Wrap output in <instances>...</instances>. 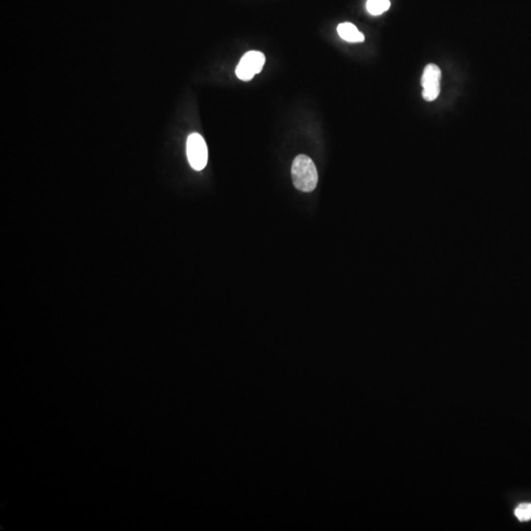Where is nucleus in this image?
Listing matches in <instances>:
<instances>
[{"label": "nucleus", "instance_id": "obj_1", "mask_svg": "<svg viewBox=\"0 0 531 531\" xmlns=\"http://www.w3.org/2000/svg\"><path fill=\"white\" fill-rule=\"evenodd\" d=\"M292 181L296 189L312 192L318 183V173L313 161L305 155L297 156L291 168Z\"/></svg>", "mask_w": 531, "mask_h": 531}, {"label": "nucleus", "instance_id": "obj_2", "mask_svg": "<svg viewBox=\"0 0 531 531\" xmlns=\"http://www.w3.org/2000/svg\"><path fill=\"white\" fill-rule=\"evenodd\" d=\"M186 153L191 168L197 172L205 169L208 163V148L204 138L193 133L189 135L186 143Z\"/></svg>", "mask_w": 531, "mask_h": 531}, {"label": "nucleus", "instance_id": "obj_3", "mask_svg": "<svg viewBox=\"0 0 531 531\" xmlns=\"http://www.w3.org/2000/svg\"><path fill=\"white\" fill-rule=\"evenodd\" d=\"M266 62L264 53L257 50H250L240 59L236 67V76L241 81H250L255 75L259 74Z\"/></svg>", "mask_w": 531, "mask_h": 531}, {"label": "nucleus", "instance_id": "obj_4", "mask_svg": "<svg viewBox=\"0 0 531 531\" xmlns=\"http://www.w3.org/2000/svg\"><path fill=\"white\" fill-rule=\"evenodd\" d=\"M441 77L442 72L437 65L428 64L425 67L421 78V85L423 87L422 97L425 101L433 102L439 97L441 91Z\"/></svg>", "mask_w": 531, "mask_h": 531}, {"label": "nucleus", "instance_id": "obj_5", "mask_svg": "<svg viewBox=\"0 0 531 531\" xmlns=\"http://www.w3.org/2000/svg\"><path fill=\"white\" fill-rule=\"evenodd\" d=\"M338 33L340 36L349 42H362L364 41V35L358 31V29L352 23H342L338 26Z\"/></svg>", "mask_w": 531, "mask_h": 531}, {"label": "nucleus", "instance_id": "obj_6", "mask_svg": "<svg viewBox=\"0 0 531 531\" xmlns=\"http://www.w3.org/2000/svg\"><path fill=\"white\" fill-rule=\"evenodd\" d=\"M390 7L389 0H367L366 9L374 16H378L389 10Z\"/></svg>", "mask_w": 531, "mask_h": 531}, {"label": "nucleus", "instance_id": "obj_7", "mask_svg": "<svg viewBox=\"0 0 531 531\" xmlns=\"http://www.w3.org/2000/svg\"><path fill=\"white\" fill-rule=\"evenodd\" d=\"M516 517L521 522H529L531 520V504L524 503L521 504L515 511Z\"/></svg>", "mask_w": 531, "mask_h": 531}]
</instances>
